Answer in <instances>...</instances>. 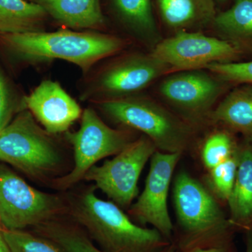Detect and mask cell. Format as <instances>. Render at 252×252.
Here are the masks:
<instances>
[{"label":"cell","instance_id":"1","mask_svg":"<svg viewBox=\"0 0 252 252\" xmlns=\"http://www.w3.org/2000/svg\"><path fill=\"white\" fill-rule=\"evenodd\" d=\"M95 187L67 200V214L104 252H162L169 242L156 228L135 224L123 209L99 198Z\"/></svg>","mask_w":252,"mask_h":252},{"label":"cell","instance_id":"2","mask_svg":"<svg viewBox=\"0 0 252 252\" xmlns=\"http://www.w3.org/2000/svg\"><path fill=\"white\" fill-rule=\"evenodd\" d=\"M0 43L23 61L61 59L76 64L84 72L125 46L123 39L111 34L68 30L6 34L0 36Z\"/></svg>","mask_w":252,"mask_h":252},{"label":"cell","instance_id":"3","mask_svg":"<svg viewBox=\"0 0 252 252\" xmlns=\"http://www.w3.org/2000/svg\"><path fill=\"white\" fill-rule=\"evenodd\" d=\"M173 200L187 250L230 241L234 228L216 197L187 172L176 176Z\"/></svg>","mask_w":252,"mask_h":252},{"label":"cell","instance_id":"4","mask_svg":"<svg viewBox=\"0 0 252 252\" xmlns=\"http://www.w3.org/2000/svg\"><path fill=\"white\" fill-rule=\"evenodd\" d=\"M97 105L113 122L142 132L157 150L183 154L190 143V126L152 99L131 95L99 101Z\"/></svg>","mask_w":252,"mask_h":252},{"label":"cell","instance_id":"5","mask_svg":"<svg viewBox=\"0 0 252 252\" xmlns=\"http://www.w3.org/2000/svg\"><path fill=\"white\" fill-rule=\"evenodd\" d=\"M0 161L42 180L59 171L62 157L51 134L24 109L0 133Z\"/></svg>","mask_w":252,"mask_h":252},{"label":"cell","instance_id":"6","mask_svg":"<svg viewBox=\"0 0 252 252\" xmlns=\"http://www.w3.org/2000/svg\"><path fill=\"white\" fill-rule=\"evenodd\" d=\"M67 202L28 185L0 163V225L4 230H23L61 218Z\"/></svg>","mask_w":252,"mask_h":252},{"label":"cell","instance_id":"7","mask_svg":"<svg viewBox=\"0 0 252 252\" xmlns=\"http://www.w3.org/2000/svg\"><path fill=\"white\" fill-rule=\"evenodd\" d=\"M67 140L74 150V166L66 175L55 179L53 185L61 190L72 188L95 163L117 155L134 140L128 130L109 127L92 108L83 112L80 128L67 133Z\"/></svg>","mask_w":252,"mask_h":252},{"label":"cell","instance_id":"8","mask_svg":"<svg viewBox=\"0 0 252 252\" xmlns=\"http://www.w3.org/2000/svg\"><path fill=\"white\" fill-rule=\"evenodd\" d=\"M157 150L154 142L142 135L110 160L91 167L84 180L94 182L95 188L121 208H130L138 195L142 170Z\"/></svg>","mask_w":252,"mask_h":252},{"label":"cell","instance_id":"9","mask_svg":"<svg viewBox=\"0 0 252 252\" xmlns=\"http://www.w3.org/2000/svg\"><path fill=\"white\" fill-rule=\"evenodd\" d=\"M241 50L224 39L198 32L179 31L159 41L152 54L176 72L202 69L212 63L235 62Z\"/></svg>","mask_w":252,"mask_h":252},{"label":"cell","instance_id":"10","mask_svg":"<svg viewBox=\"0 0 252 252\" xmlns=\"http://www.w3.org/2000/svg\"><path fill=\"white\" fill-rule=\"evenodd\" d=\"M169 72L170 67L152 54L128 55L99 72L83 97L99 102L131 96Z\"/></svg>","mask_w":252,"mask_h":252},{"label":"cell","instance_id":"11","mask_svg":"<svg viewBox=\"0 0 252 252\" xmlns=\"http://www.w3.org/2000/svg\"><path fill=\"white\" fill-rule=\"evenodd\" d=\"M182 155L156 151L150 159L144 190L128 210L137 221L152 225L167 240L172 238L174 229L167 206L169 189Z\"/></svg>","mask_w":252,"mask_h":252},{"label":"cell","instance_id":"12","mask_svg":"<svg viewBox=\"0 0 252 252\" xmlns=\"http://www.w3.org/2000/svg\"><path fill=\"white\" fill-rule=\"evenodd\" d=\"M228 83L202 69L176 72L159 86L162 97L186 115H206L226 89Z\"/></svg>","mask_w":252,"mask_h":252},{"label":"cell","instance_id":"13","mask_svg":"<svg viewBox=\"0 0 252 252\" xmlns=\"http://www.w3.org/2000/svg\"><path fill=\"white\" fill-rule=\"evenodd\" d=\"M23 100L25 109L51 135L66 132L82 115L79 104L56 81H42Z\"/></svg>","mask_w":252,"mask_h":252},{"label":"cell","instance_id":"14","mask_svg":"<svg viewBox=\"0 0 252 252\" xmlns=\"http://www.w3.org/2000/svg\"><path fill=\"white\" fill-rule=\"evenodd\" d=\"M233 228L252 230V143L240 146L236 179L228 201Z\"/></svg>","mask_w":252,"mask_h":252},{"label":"cell","instance_id":"15","mask_svg":"<svg viewBox=\"0 0 252 252\" xmlns=\"http://www.w3.org/2000/svg\"><path fill=\"white\" fill-rule=\"evenodd\" d=\"M212 120L252 143V84H240L212 112Z\"/></svg>","mask_w":252,"mask_h":252},{"label":"cell","instance_id":"16","mask_svg":"<svg viewBox=\"0 0 252 252\" xmlns=\"http://www.w3.org/2000/svg\"><path fill=\"white\" fill-rule=\"evenodd\" d=\"M48 15L73 29H99L104 24L99 0H33Z\"/></svg>","mask_w":252,"mask_h":252},{"label":"cell","instance_id":"17","mask_svg":"<svg viewBox=\"0 0 252 252\" xmlns=\"http://www.w3.org/2000/svg\"><path fill=\"white\" fill-rule=\"evenodd\" d=\"M161 17L169 28L194 31L215 17L212 0H158Z\"/></svg>","mask_w":252,"mask_h":252},{"label":"cell","instance_id":"18","mask_svg":"<svg viewBox=\"0 0 252 252\" xmlns=\"http://www.w3.org/2000/svg\"><path fill=\"white\" fill-rule=\"evenodd\" d=\"M47 13L26 0H0V36L42 31Z\"/></svg>","mask_w":252,"mask_h":252},{"label":"cell","instance_id":"19","mask_svg":"<svg viewBox=\"0 0 252 252\" xmlns=\"http://www.w3.org/2000/svg\"><path fill=\"white\" fill-rule=\"evenodd\" d=\"M213 23L225 40L241 49L252 46V0H235L230 9L215 16Z\"/></svg>","mask_w":252,"mask_h":252},{"label":"cell","instance_id":"20","mask_svg":"<svg viewBox=\"0 0 252 252\" xmlns=\"http://www.w3.org/2000/svg\"><path fill=\"white\" fill-rule=\"evenodd\" d=\"M37 234L50 239L65 252H104L77 223L57 219L35 227Z\"/></svg>","mask_w":252,"mask_h":252},{"label":"cell","instance_id":"21","mask_svg":"<svg viewBox=\"0 0 252 252\" xmlns=\"http://www.w3.org/2000/svg\"><path fill=\"white\" fill-rule=\"evenodd\" d=\"M123 21L140 39L154 44L158 39L151 0H114Z\"/></svg>","mask_w":252,"mask_h":252},{"label":"cell","instance_id":"22","mask_svg":"<svg viewBox=\"0 0 252 252\" xmlns=\"http://www.w3.org/2000/svg\"><path fill=\"white\" fill-rule=\"evenodd\" d=\"M239 147L233 132L224 127L214 131L207 137L202 148L204 165L207 170H211L234 155Z\"/></svg>","mask_w":252,"mask_h":252},{"label":"cell","instance_id":"23","mask_svg":"<svg viewBox=\"0 0 252 252\" xmlns=\"http://www.w3.org/2000/svg\"><path fill=\"white\" fill-rule=\"evenodd\" d=\"M11 252H65L52 240L23 230H1Z\"/></svg>","mask_w":252,"mask_h":252},{"label":"cell","instance_id":"24","mask_svg":"<svg viewBox=\"0 0 252 252\" xmlns=\"http://www.w3.org/2000/svg\"><path fill=\"white\" fill-rule=\"evenodd\" d=\"M239 152L209 170L212 193L218 200L228 201L234 186L239 165Z\"/></svg>","mask_w":252,"mask_h":252},{"label":"cell","instance_id":"25","mask_svg":"<svg viewBox=\"0 0 252 252\" xmlns=\"http://www.w3.org/2000/svg\"><path fill=\"white\" fill-rule=\"evenodd\" d=\"M206 69L228 84H252V61L212 63Z\"/></svg>","mask_w":252,"mask_h":252},{"label":"cell","instance_id":"26","mask_svg":"<svg viewBox=\"0 0 252 252\" xmlns=\"http://www.w3.org/2000/svg\"><path fill=\"white\" fill-rule=\"evenodd\" d=\"M23 101H18L9 81L0 67V133L16 114L24 110Z\"/></svg>","mask_w":252,"mask_h":252},{"label":"cell","instance_id":"27","mask_svg":"<svg viewBox=\"0 0 252 252\" xmlns=\"http://www.w3.org/2000/svg\"><path fill=\"white\" fill-rule=\"evenodd\" d=\"M187 252H232L230 240L210 246L198 247L189 250Z\"/></svg>","mask_w":252,"mask_h":252},{"label":"cell","instance_id":"28","mask_svg":"<svg viewBox=\"0 0 252 252\" xmlns=\"http://www.w3.org/2000/svg\"><path fill=\"white\" fill-rule=\"evenodd\" d=\"M1 230H2V228L0 225V252H11L9 248H8L7 245H6V242H5Z\"/></svg>","mask_w":252,"mask_h":252},{"label":"cell","instance_id":"29","mask_svg":"<svg viewBox=\"0 0 252 252\" xmlns=\"http://www.w3.org/2000/svg\"><path fill=\"white\" fill-rule=\"evenodd\" d=\"M245 252H252V230L247 233L246 250Z\"/></svg>","mask_w":252,"mask_h":252},{"label":"cell","instance_id":"30","mask_svg":"<svg viewBox=\"0 0 252 252\" xmlns=\"http://www.w3.org/2000/svg\"><path fill=\"white\" fill-rule=\"evenodd\" d=\"M175 252V251H173V250H164L163 252Z\"/></svg>","mask_w":252,"mask_h":252},{"label":"cell","instance_id":"31","mask_svg":"<svg viewBox=\"0 0 252 252\" xmlns=\"http://www.w3.org/2000/svg\"><path fill=\"white\" fill-rule=\"evenodd\" d=\"M220 1H225V0H220Z\"/></svg>","mask_w":252,"mask_h":252}]
</instances>
